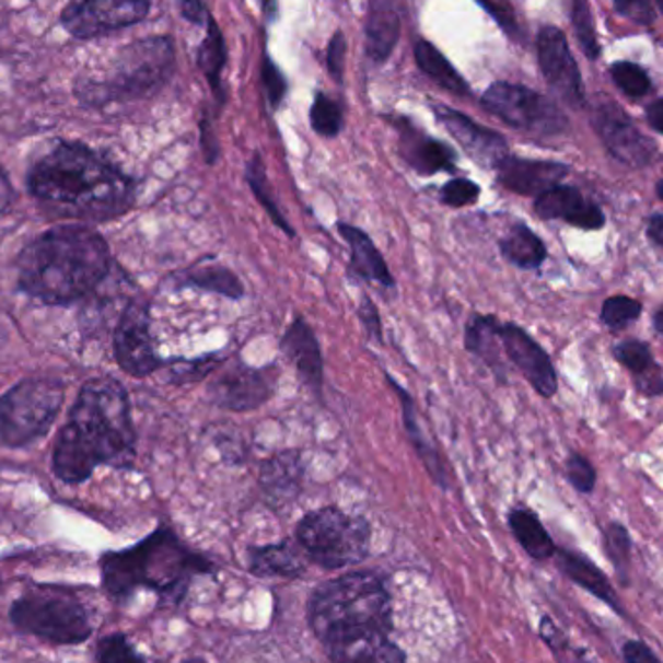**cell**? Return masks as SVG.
Returning <instances> with one entry per match:
<instances>
[{
	"label": "cell",
	"mask_w": 663,
	"mask_h": 663,
	"mask_svg": "<svg viewBox=\"0 0 663 663\" xmlns=\"http://www.w3.org/2000/svg\"><path fill=\"white\" fill-rule=\"evenodd\" d=\"M135 458L137 431L125 386L111 376L88 381L55 442V476L84 484L100 466L130 468Z\"/></svg>",
	"instance_id": "1"
},
{
	"label": "cell",
	"mask_w": 663,
	"mask_h": 663,
	"mask_svg": "<svg viewBox=\"0 0 663 663\" xmlns=\"http://www.w3.org/2000/svg\"><path fill=\"white\" fill-rule=\"evenodd\" d=\"M30 193L60 218L105 221L137 202V183L105 155L80 142H59L32 165Z\"/></svg>",
	"instance_id": "2"
},
{
	"label": "cell",
	"mask_w": 663,
	"mask_h": 663,
	"mask_svg": "<svg viewBox=\"0 0 663 663\" xmlns=\"http://www.w3.org/2000/svg\"><path fill=\"white\" fill-rule=\"evenodd\" d=\"M111 270L107 241L88 225H60L34 239L18 258V286L51 305L90 295Z\"/></svg>",
	"instance_id": "3"
},
{
	"label": "cell",
	"mask_w": 663,
	"mask_h": 663,
	"mask_svg": "<svg viewBox=\"0 0 663 663\" xmlns=\"http://www.w3.org/2000/svg\"><path fill=\"white\" fill-rule=\"evenodd\" d=\"M210 570L205 557L181 544L170 527H158L132 547L105 551L100 557V579L105 595L125 604L140 588L153 590L163 604H177L193 574Z\"/></svg>",
	"instance_id": "4"
},
{
	"label": "cell",
	"mask_w": 663,
	"mask_h": 663,
	"mask_svg": "<svg viewBox=\"0 0 663 663\" xmlns=\"http://www.w3.org/2000/svg\"><path fill=\"white\" fill-rule=\"evenodd\" d=\"M309 625L321 642L349 630L391 632V595L373 572L341 574L316 588L309 602Z\"/></svg>",
	"instance_id": "5"
},
{
	"label": "cell",
	"mask_w": 663,
	"mask_h": 663,
	"mask_svg": "<svg viewBox=\"0 0 663 663\" xmlns=\"http://www.w3.org/2000/svg\"><path fill=\"white\" fill-rule=\"evenodd\" d=\"M9 619L20 635L51 647H80L94 635L85 605L69 588L37 584L10 604Z\"/></svg>",
	"instance_id": "6"
},
{
	"label": "cell",
	"mask_w": 663,
	"mask_h": 663,
	"mask_svg": "<svg viewBox=\"0 0 663 663\" xmlns=\"http://www.w3.org/2000/svg\"><path fill=\"white\" fill-rule=\"evenodd\" d=\"M175 70V47L170 37H148L123 49L105 82L80 80L74 94L80 102L103 105L113 100L142 97L167 84Z\"/></svg>",
	"instance_id": "7"
},
{
	"label": "cell",
	"mask_w": 663,
	"mask_h": 663,
	"mask_svg": "<svg viewBox=\"0 0 663 663\" xmlns=\"http://www.w3.org/2000/svg\"><path fill=\"white\" fill-rule=\"evenodd\" d=\"M295 537L306 557L328 570L358 565L367 559L371 549L369 522L336 507H324L305 514L298 524Z\"/></svg>",
	"instance_id": "8"
},
{
	"label": "cell",
	"mask_w": 663,
	"mask_h": 663,
	"mask_svg": "<svg viewBox=\"0 0 663 663\" xmlns=\"http://www.w3.org/2000/svg\"><path fill=\"white\" fill-rule=\"evenodd\" d=\"M65 400L57 379H24L0 398V442L22 449L49 433Z\"/></svg>",
	"instance_id": "9"
},
{
	"label": "cell",
	"mask_w": 663,
	"mask_h": 663,
	"mask_svg": "<svg viewBox=\"0 0 663 663\" xmlns=\"http://www.w3.org/2000/svg\"><path fill=\"white\" fill-rule=\"evenodd\" d=\"M481 103L509 127L537 137H555L569 127V119L549 97L524 85L495 82L485 92Z\"/></svg>",
	"instance_id": "10"
},
{
	"label": "cell",
	"mask_w": 663,
	"mask_h": 663,
	"mask_svg": "<svg viewBox=\"0 0 663 663\" xmlns=\"http://www.w3.org/2000/svg\"><path fill=\"white\" fill-rule=\"evenodd\" d=\"M278 381L280 369L276 365L251 367L241 361L228 363L221 365L208 383V400L225 411H256L270 402Z\"/></svg>",
	"instance_id": "11"
},
{
	"label": "cell",
	"mask_w": 663,
	"mask_h": 663,
	"mask_svg": "<svg viewBox=\"0 0 663 663\" xmlns=\"http://www.w3.org/2000/svg\"><path fill=\"white\" fill-rule=\"evenodd\" d=\"M148 14L150 0H70L60 12V24L85 42L140 24Z\"/></svg>",
	"instance_id": "12"
},
{
	"label": "cell",
	"mask_w": 663,
	"mask_h": 663,
	"mask_svg": "<svg viewBox=\"0 0 663 663\" xmlns=\"http://www.w3.org/2000/svg\"><path fill=\"white\" fill-rule=\"evenodd\" d=\"M113 349L120 369L135 379H146L165 367L153 341L150 305L142 299H132L125 306L113 336Z\"/></svg>",
	"instance_id": "13"
},
{
	"label": "cell",
	"mask_w": 663,
	"mask_h": 663,
	"mask_svg": "<svg viewBox=\"0 0 663 663\" xmlns=\"http://www.w3.org/2000/svg\"><path fill=\"white\" fill-rule=\"evenodd\" d=\"M537 59L545 82L562 102L580 109L586 103V88L569 42L559 27L545 26L537 35Z\"/></svg>",
	"instance_id": "14"
},
{
	"label": "cell",
	"mask_w": 663,
	"mask_h": 663,
	"mask_svg": "<svg viewBox=\"0 0 663 663\" xmlns=\"http://www.w3.org/2000/svg\"><path fill=\"white\" fill-rule=\"evenodd\" d=\"M592 125H594L597 137L602 138L605 150L623 165L640 170L654 160V142L638 130L637 125L630 120L629 115L621 107H617L613 103L600 105L594 111Z\"/></svg>",
	"instance_id": "15"
},
{
	"label": "cell",
	"mask_w": 663,
	"mask_h": 663,
	"mask_svg": "<svg viewBox=\"0 0 663 663\" xmlns=\"http://www.w3.org/2000/svg\"><path fill=\"white\" fill-rule=\"evenodd\" d=\"M499 336L504 356L526 376L532 388L544 398L555 396L559 391V381L549 353L519 324L501 323Z\"/></svg>",
	"instance_id": "16"
},
{
	"label": "cell",
	"mask_w": 663,
	"mask_h": 663,
	"mask_svg": "<svg viewBox=\"0 0 663 663\" xmlns=\"http://www.w3.org/2000/svg\"><path fill=\"white\" fill-rule=\"evenodd\" d=\"M323 644L334 663H406V654L386 630H349L326 638Z\"/></svg>",
	"instance_id": "17"
},
{
	"label": "cell",
	"mask_w": 663,
	"mask_h": 663,
	"mask_svg": "<svg viewBox=\"0 0 663 663\" xmlns=\"http://www.w3.org/2000/svg\"><path fill=\"white\" fill-rule=\"evenodd\" d=\"M434 115L441 120L442 127L449 130V135L462 146V150L481 167L495 170L497 163L509 155L507 140L491 128L481 127L476 120L444 105L434 107Z\"/></svg>",
	"instance_id": "18"
},
{
	"label": "cell",
	"mask_w": 663,
	"mask_h": 663,
	"mask_svg": "<svg viewBox=\"0 0 663 663\" xmlns=\"http://www.w3.org/2000/svg\"><path fill=\"white\" fill-rule=\"evenodd\" d=\"M497 183L502 188L520 196H539L549 188L561 185L569 175V165L547 160H526L516 155H507L497 163Z\"/></svg>",
	"instance_id": "19"
},
{
	"label": "cell",
	"mask_w": 663,
	"mask_h": 663,
	"mask_svg": "<svg viewBox=\"0 0 663 663\" xmlns=\"http://www.w3.org/2000/svg\"><path fill=\"white\" fill-rule=\"evenodd\" d=\"M280 348L295 367L301 383L315 398L323 400L324 359L313 326L303 316H298L281 336Z\"/></svg>",
	"instance_id": "20"
},
{
	"label": "cell",
	"mask_w": 663,
	"mask_h": 663,
	"mask_svg": "<svg viewBox=\"0 0 663 663\" xmlns=\"http://www.w3.org/2000/svg\"><path fill=\"white\" fill-rule=\"evenodd\" d=\"M534 210L542 220H562L580 230H602L605 216L600 206L584 198L579 188L569 185H557L539 195L534 202Z\"/></svg>",
	"instance_id": "21"
},
{
	"label": "cell",
	"mask_w": 663,
	"mask_h": 663,
	"mask_svg": "<svg viewBox=\"0 0 663 663\" xmlns=\"http://www.w3.org/2000/svg\"><path fill=\"white\" fill-rule=\"evenodd\" d=\"M260 489L264 499L274 509L288 507L303 491L305 464L295 451L278 452L266 458L260 466Z\"/></svg>",
	"instance_id": "22"
},
{
	"label": "cell",
	"mask_w": 663,
	"mask_h": 663,
	"mask_svg": "<svg viewBox=\"0 0 663 663\" xmlns=\"http://www.w3.org/2000/svg\"><path fill=\"white\" fill-rule=\"evenodd\" d=\"M336 228L344 241L348 243L349 274L356 276L358 280L381 286L383 290H394L396 280H394L384 256L381 255V251L374 245L371 235L358 225H351L346 221H338Z\"/></svg>",
	"instance_id": "23"
},
{
	"label": "cell",
	"mask_w": 663,
	"mask_h": 663,
	"mask_svg": "<svg viewBox=\"0 0 663 663\" xmlns=\"http://www.w3.org/2000/svg\"><path fill=\"white\" fill-rule=\"evenodd\" d=\"M398 130H400L402 158L416 173L431 177L437 173L456 171V153L451 146L427 137L421 130L411 127L408 120L398 123Z\"/></svg>",
	"instance_id": "24"
},
{
	"label": "cell",
	"mask_w": 663,
	"mask_h": 663,
	"mask_svg": "<svg viewBox=\"0 0 663 663\" xmlns=\"http://www.w3.org/2000/svg\"><path fill=\"white\" fill-rule=\"evenodd\" d=\"M386 381L391 384L392 391L398 394L404 429H406L409 442H411L414 451L417 452V456L421 460V464L426 466L427 474L431 476V479H433L434 484L439 485L441 489H449V487H451L449 469H446L444 462H442L441 452L434 446V442L427 437L423 427L419 423V414H417L416 402L411 398V394H409L404 386L396 383L391 374H386Z\"/></svg>",
	"instance_id": "25"
},
{
	"label": "cell",
	"mask_w": 663,
	"mask_h": 663,
	"mask_svg": "<svg viewBox=\"0 0 663 663\" xmlns=\"http://www.w3.org/2000/svg\"><path fill=\"white\" fill-rule=\"evenodd\" d=\"M557 567L561 569L567 579L579 584L582 590L604 602L613 612L625 615L623 612L621 600L615 592L609 579L605 577L604 570L600 569L594 561H590L582 552L570 551V549H557Z\"/></svg>",
	"instance_id": "26"
},
{
	"label": "cell",
	"mask_w": 663,
	"mask_h": 663,
	"mask_svg": "<svg viewBox=\"0 0 663 663\" xmlns=\"http://www.w3.org/2000/svg\"><path fill=\"white\" fill-rule=\"evenodd\" d=\"M175 288L205 291L231 301L245 298V286L237 274L225 264L216 263L210 258H205L202 263L195 264L193 268H187L185 272L175 276Z\"/></svg>",
	"instance_id": "27"
},
{
	"label": "cell",
	"mask_w": 663,
	"mask_h": 663,
	"mask_svg": "<svg viewBox=\"0 0 663 663\" xmlns=\"http://www.w3.org/2000/svg\"><path fill=\"white\" fill-rule=\"evenodd\" d=\"M501 321L493 315H472L464 332V348L474 358L481 359L493 371L495 376L504 383L507 369L502 363V344L499 336Z\"/></svg>",
	"instance_id": "28"
},
{
	"label": "cell",
	"mask_w": 663,
	"mask_h": 663,
	"mask_svg": "<svg viewBox=\"0 0 663 663\" xmlns=\"http://www.w3.org/2000/svg\"><path fill=\"white\" fill-rule=\"evenodd\" d=\"M248 567L256 577L293 579L303 574L305 561L298 547H293L290 542H281L248 549Z\"/></svg>",
	"instance_id": "29"
},
{
	"label": "cell",
	"mask_w": 663,
	"mask_h": 663,
	"mask_svg": "<svg viewBox=\"0 0 663 663\" xmlns=\"http://www.w3.org/2000/svg\"><path fill=\"white\" fill-rule=\"evenodd\" d=\"M398 37H400L398 12L381 0H374L365 27L367 55L374 62H384L391 57Z\"/></svg>",
	"instance_id": "30"
},
{
	"label": "cell",
	"mask_w": 663,
	"mask_h": 663,
	"mask_svg": "<svg viewBox=\"0 0 663 663\" xmlns=\"http://www.w3.org/2000/svg\"><path fill=\"white\" fill-rule=\"evenodd\" d=\"M499 251L520 270H537L547 258L544 241L522 221L514 223L509 233L499 241Z\"/></svg>",
	"instance_id": "31"
},
{
	"label": "cell",
	"mask_w": 663,
	"mask_h": 663,
	"mask_svg": "<svg viewBox=\"0 0 663 663\" xmlns=\"http://www.w3.org/2000/svg\"><path fill=\"white\" fill-rule=\"evenodd\" d=\"M509 526L516 537V542L522 545V549L534 559V561H547L555 557L557 547L552 542L549 532L545 530L542 520L537 519L536 512L530 509H512L509 514Z\"/></svg>",
	"instance_id": "32"
},
{
	"label": "cell",
	"mask_w": 663,
	"mask_h": 663,
	"mask_svg": "<svg viewBox=\"0 0 663 663\" xmlns=\"http://www.w3.org/2000/svg\"><path fill=\"white\" fill-rule=\"evenodd\" d=\"M416 60L417 67L433 78L434 82L442 85L444 90H449L452 94H468L466 80L460 77L458 70L454 69L446 57L441 51H437L431 43H417Z\"/></svg>",
	"instance_id": "33"
},
{
	"label": "cell",
	"mask_w": 663,
	"mask_h": 663,
	"mask_svg": "<svg viewBox=\"0 0 663 663\" xmlns=\"http://www.w3.org/2000/svg\"><path fill=\"white\" fill-rule=\"evenodd\" d=\"M225 59H228V49L223 35L212 18L208 16V35L198 49V67L205 72L208 84L212 85L213 95L220 105L225 100L221 92V70L225 67Z\"/></svg>",
	"instance_id": "34"
},
{
	"label": "cell",
	"mask_w": 663,
	"mask_h": 663,
	"mask_svg": "<svg viewBox=\"0 0 663 663\" xmlns=\"http://www.w3.org/2000/svg\"><path fill=\"white\" fill-rule=\"evenodd\" d=\"M245 177H247L248 187H251L253 195H255L256 202L263 206L266 213H268V218L274 221V225L280 228L286 235L295 237V230L291 228L288 218L281 213L280 206H278L276 198H274L272 187H270V181H268V175H266V167H264L260 153H255L251 158Z\"/></svg>",
	"instance_id": "35"
},
{
	"label": "cell",
	"mask_w": 663,
	"mask_h": 663,
	"mask_svg": "<svg viewBox=\"0 0 663 663\" xmlns=\"http://www.w3.org/2000/svg\"><path fill=\"white\" fill-rule=\"evenodd\" d=\"M604 547L613 569L619 574L623 586H629L630 555H632V539H630L629 530L619 522H612L604 530Z\"/></svg>",
	"instance_id": "36"
},
{
	"label": "cell",
	"mask_w": 663,
	"mask_h": 663,
	"mask_svg": "<svg viewBox=\"0 0 663 663\" xmlns=\"http://www.w3.org/2000/svg\"><path fill=\"white\" fill-rule=\"evenodd\" d=\"M95 662L97 663H150L144 655L132 647L127 635L113 632L100 638L95 647Z\"/></svg>",
	"instance_id": "37"
},
{
	"label": "cell",
	"mask_w": 663,
	"mask_h": 663,
	"mask_svg": "<svg viewBox=\"0 0 663 663\" xmlns=\"http://www.w3.org/2000/svg\"><path fill=\"white\" fill-rule=\"evenodd\" d=\"M311 127L324 138L338 137L344 128V113L328 95L316 94L311 107Z\"/></svg>",
	"instance_id": "38"
},
{
	"label": "cell",
	"mask_w": 663,
	"mask_h": 663,
	"mask_svg": "<svg viewBox=\"0 0 663 663\" xmlns=\"http://www.w3.org/2000/svg\"><path fill=\"white\" fill-rule=\"evenodd\" d=\"M570 22L577 30L582 53L586 55L588 59H597L600 57V45H597V37H595L594 16H592L588 0H572Z\"/></svg>",
	"instance_id": "39"
},
{
	"label": "cell",
	"mask_w": 663,
	"mask_h": 663,
	"mask_svg": "<svg viewBox=\"0 0 663 663\" xmlns=\"http://www.w3.org/2000/svg\"><path fill=\"white\" fill-rule=\"evenodd\" d=\"M640 313H642L640 301L627 298V295H615V298L607 299L602 306V321L612 330H623L629 324L638 321Z\"/></svg>",
	"instance_id": "40"
},
{
	"label": "cell",
	"mask_w": 663,
	"mask_h": 663,
	"mask_svg": "<svg viewBox=\"0 0 663 663\" xmlns=\"http://www.w3.org/2000/svg\"><path fill=\"white\" fill-rule=\"evenodd\" d=\"M615 359L627 367L632 373L642 374L655 365L652 349L640 340H623L613 348Z\"/></svg>",
	"instance_id": "41"
},
{
	"label": "cell",
	"mask_w": 663,
	"mask_h": 663,
	"mask_svg": "<svg viewBox=\"0 0 663 663\" xmlns=\"http://www.w3.org/2000/svg\"><path fill=\"white\" fill-rule=\"evenodd\" d=\"M539 635L544 638L545 644L551 648L559 663H590L584 652H574L569 637L549 617H544L539 623Z\"/></svg>",
	"instance_id": "42"
},
{
	"label": "cell",
	"mask_w": 663,
	"mask_h": 663,
	"mask_svg": "<svg viewBox=\"0 0 663 663\" xmlns=\"http://www.w3.org/2000/svg\"><path fill=\"white\" fill-rule=\"evenodd\" d=\"M223 365L218 353H210L205 358L198 359H179L170 363L171 379L175 383H187V381H200L208 374H213L220 367Z\"/></svg>",
	"instance_id": "43"
},
{
	"label": "cell",
	"mask_w": 663,
	"mask_h": 663,
	"mask_svg": "<svg viewBox=\"0 0 663 663\" xmlns=\"http://www.w3.org/2000/svg\"><path fill=\"white\" fill-rule=\"evenodd\" d=\"M613 82L621 88L629 97H642L650 92L652 82L647 72L640 69L635 62H615L612 67Z\"/></svg>",
	"instance_id": "44"
},
{
	"label": "cell",
	"mask_w": 663,
	"mask_h": 663,
	"mask_svg": "<svg viewBox=\"0 0 663 663\" xmlns=\"http://www.w3.org/2000/svg\"><path fill=\"white\" fill-rule=\"evenodd\" d=\"M479 196H481V187L476 181L466 177H454L439 188V200L441 205L449 208H468L477 205Z\"/></svg>",
	"instance_id": "45"
},
{
	"label": "cell",
	"mask_w": 663,
	"mask_h": 663,
	"mask_svg": "<svg viewBox=\"0 0 663 663\" xmlns=\"http://www.w3.org/2000/svg\"><path fill=\"white\" fill-rule=\"evenodd\" d=\"M567 476L572 487L579 493H592L595 487V469L584 456L580 454H570L567 460Z\"/></svg>",
	"instance_id": "46"
},
{
	"label": "cell",
	"mask_w": 663,
	"mask_h": 663,
	"mask_svg": "<svg viewBox=\"0 0 663 663\" xmlns=\"http://www.w3.org/2000/svg\"><path fill=\"white\" fill-rule=\"evenodd\" d=\"M359 323L365 330L367 338L369 340L376 341V344H383V321H381V313H379V306L374 305L373 299L369 295H363L359 301L358 309Z\"/></svg>",
	"instance_id": "47"
},
{
	"label": "cell",
	"mask_w": 663,
	"mask_h": 663,
	"mask_svg": "<svg viewBox=\"0 0 663 663\" xmlns=\"http://www.w3.org/2000/svg\"><path fill=\"white\" fill-rule=\"evenodd\" d=\"M615 10L623 18H627L638 26H652L654 24L652 0H615Z\"/></svg>",
	"instance_id": "48"
},
{
	"label": "cell",
	"mask_w": 663,
	"mask_h": 663,
	"mask_svg": "<svg viewBox=\"0 0 663 663\" xmlns=\"http://www.w3.org/2000/svg\"><path fill=\"white\" fill-rule=\"evenodd\" d=\"M263 80L266 94H268V102H270L274 109H278L283 95H286V90H288V82H286L280 69L270 59L264 60Z\"/></svg>",
	"instance_id": "49"
},
{
	"label": "cell",
	"mask_w": 663,
	"mask_h": 663,
	"mask_svg": "<svg viewBox=\"0 0 663 663\" xmlns=\"http://www.w3.org/2000/svg\"><path fill=\"white\" fill-rule=\"evenodd\" d=\"M344 60H346V42H344V35L338 32L332 37L330 47H328V70L338 82H341V77H344Z\"/></svg>",
	"instance_id": "50"
},
{
	"label": "cell",
	"mask_w": 663,
	"mask_h": 663,
	"mask_svg": "<svg viewBox=\"0 0 663 663\" xmlns=\"http://www.w3.org/2000/svg\"><path fill=\"white\" fill-rule=\"evenodd\" d=\"M623 658L627 663H663L658 655L654 654V650H650L648 644L640 642V640H629L625 642L623 647Z\"/></svg>",
	"instance_id": "51"
},
{
	"label": "cell",
	"mask_w": 663,
	"mask_h": 663,
	"mask_svg": "<svg viewBox=\"0 0 663 663\" xmlns=\"http://www.w3.org/2000/svg\"><path fill=\"white\" fill-rule=\"evenodd\" d=\"M637 388L647 396L663 394V371L658 363L647 373L638 374Z\"/></svg>",
	"instance_id": "52"
},
{
	"label": "cell",
	"mask_w": 663,
	"mask_h": 663,
	"mask_svg": "<svg viewBox=\"0 0 663 663\" xmlns=\"http://www.w3.org/2000/svg\"><path fill=\"white\" fill-rule=\"evenodd\" d=\"M202 148H205L206 163L218 162V158H220V146H218V140L213 137L212 125H210V120H202Z\"/></svg>",
	"instance_id": "53"
},
{
	"label": "cell",
	"mask_w": 663,
	"mask_h": 663,
	"mask_svg": "<svg viewBox=\"0 0 663 663\" xmlns=\"http://www.w3.org/2000/svg\"><path fill=\"white\" fill-rule=\"evenodd\" d=\"M181 12L187 18L188 22L200 24L206 20V10L202 0H179Z\"/></svg>",
	"instance_id": "54"
},
{
	"label": "cell",
	"mask_w": 663,
	"mask_h": 663,
	"mask_svg": "<svg viewBox=\"0 0 663 663\" xmlns=\"http://www.w3.org/2000/svg\"><path fill=\"white\" fill-rule=\"evenodd\" d=\"M12 200H14V188L10 185L7 173L0 170V218L9 212Z\"/></svg>",
	"instance_id": "55"
},
{
	"label": "cell",
	"mask_w": 663,
	"mask_h": 663,
	"mask_svg": "<svg viewBox=\"0 0 663 663\" xmlns=\"http://www.w3.org/2000/svg\"><path fill=\"white\" fill-rule=\"evenodd\" d=\"M647 233L655 245L663 247V212L652 213L648 218Z\"/></svg>",
	"instance_id": "56"
},
{
	"label": "cell",
	"mask_w": 663,
	"mask_h": 663,
	"mask_svg": "<svg viewBox=\"0 0 663 663\" xmlns=\"http://www.w3.org/2000/svg\"><path fill=\"white\" fill-rule=\"evenodd\" d=\"M647 120L648 125L654 128L655 132L663 135V97L648 105Z\"/></svg>",
	"instance_id": "57"
},
{
	"label": "cell",
	"mask_w": 663,
	"mask_h": 663,
	"mask_svg": "<svg viewBox=\"0 0 663 663\" xmlns=\"http://www.w3.org/2000/svg\"><path fill=\"white\" fill-rule=\"evenodd\" d=\"M654 328L663 336V306L654 315Z\"/></svg>",
	"instance_id": "58"
},
{
	"label": "cell",
	"mask_w": 663,
	"mask_h": 663,
	"mask_svg": "<svg viewBox=\"0 0 663 663\" xmlns=\"http://www.w3.org/2000/svg\"><path fill=\"white\" fill-rule=\"evenodd\" d=\"M655 193H658V198H660V200H663V179L660 181L658 185H655Z\"/></svg>",
	"instance_id": "59"
},
{
	"label": "cell",
	"mask_w": 663,
	"mask_h": 663,
	"mask_svg": "<svg viewBox=\"0 0 663 663\" xmlns=\"http://www.w3.org/2000/svg\"><path fill=\"white\" fill-rule=\"evenodd\" d=\"M183 663H206L205 660H200V658H193V660H185Z\"/></svg>",
	"instance_id": "60"
},
{
	"label": "cell",
	"mask_w": 663,
	"mask_h": 663,
	"mask_svg": "<svg viewBox=\"0 0 663 663\" xmlns=\"http://www.w3.org/2000/svg\"><path fill=\"white\" fill-rule=\"evenodd\" d=\"M655 2H658V9L662 10L663 14V0H655Z\"/></svg>",
	"instance_id": "61"
},
{
	"label": "cell",
	"mask_w": 663,
	"mask_h": 663,
	"mask_svg": "<svg viewBox=\"0 0 663 663\" xmlns=\"http://www.w3.org/2000/svg\"><path fill=\"white\" fill-rule=\"evenodd\" d=\"M0 582H2V580H0Z\"/></svg>",
	"instance_id": "62"
}]
</instances>
